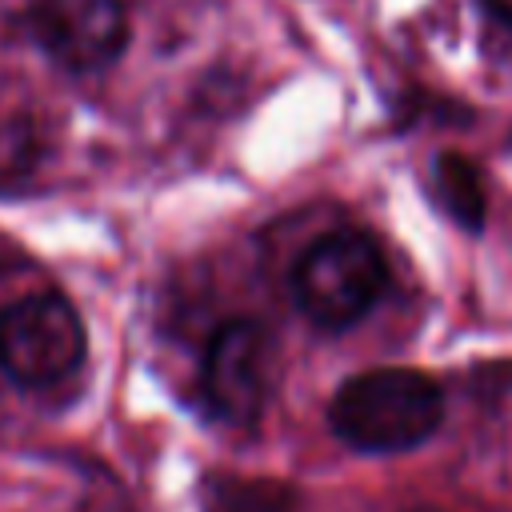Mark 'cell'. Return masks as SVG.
<instances>
[{"instance_id":"obj_1","label":"cell","mask_w":512,"mask_h":512,"mask_svg":"<svg viewBox=\"0 0 512 512\" xmlns=\"http://www.w3.org/2000/svg\"><path fill=\"white\" fill-rule=\"evenodd\" d=\"M444 420V392L416 368H368L328 404L332 432L356 452H408Z\"/></svg>"},{"instance_id":"obj_2","label":"cell","mask_w":512,"mask_h":512,"mask_svg":"<svg viewBox=\"0 0 512 512\" xmlns=\"http://www.w3.org/2000/svg\"><path fill=\"white\" fill-rule=\"evenodd\" d=\"M388 284V264L364 232H328L320 236L292 272L296 308L324 332L352 328L372 312Z\"/></svg>"},{"instance_id":"obj_3","label":"cell","mask_w":512,"mask_h":512,"mask_svg":"<svg viewBox=\"0 0 512 512\" xmlns=\"http://www.w3.org/2000/svg\"><path fill=\"white\" fill-rule=\"evenodd\" d=\"M84 360V324L56 292L20 296L0 308V372L20 388H48Z\"/></svg>"},{"instance_id":"obj_4","label":"cell","mask_w":512,"mask_h":512,"mask_svg":"<svg viewBox=\"0 0 512 512\" xmlns=\"http://www.w3.org/2000/svg\"><path fill=\"white\" fill-rule=\"evenodd\" d=\"M272 384V340L256 320H228L212 332L200 392L216 420L248 428L260 420Z\"/></svg>"},{"instance_id":"obj_5","label":"cell","mask_w":512,"mask_h":512,"mask_svg":"<svg viewBox=\"0 0 512 512\" xmlns=\"http://www.w3.org/2000/svg\"><path fill=\"white\" fill-rule=\"evenodd\" d=\"M32 32L60 68L100 72L128 44V16L120 0H36Z\"/></svg>"},{"instance_id":"obj_6","label":"cell","mask_w":512,"mask_h":512,"mask_svg":"<svg viewBox=\"0 0 512 512\" xmlns=\"http://www.w3.org/2000/svg\"><path fill=\"white\" fill-rule=\"evenodd\" d=\"M432 184H436V200L444 204V212L460 228H480V220H484V180H480V172L468 156L440 152L436 168H432Z\"/></svg>"},{"instance_id":"obj_7","label":"cell","mask_w":512,"mask_h":512,"mask_svg":"<svg viewBox=\"0 0 512 512\" xmlns=\"http://www.w3.org/2000/svg\"><path fill=\"white\" fill-rule=\"evenodd\" d=\"M204 512H296V500L272 480H212Z\"/></svg>"},{"instance_id":"obj_8","label":"cell","mask_w":512,"mask_h":512,"mask_svg":"<svg viewBox=\"0 0 512 512\" xmlns=\"http://www.w3.org/2000/svg\"><path fill=\"white\" fill-rule=\"evenodd\" d=\"M484 8H488L492 16H500L504 24H512V0H484Z\"/></svg>"}]
</instances>
